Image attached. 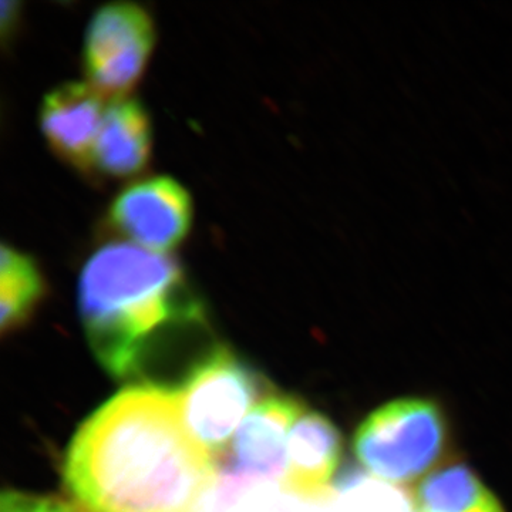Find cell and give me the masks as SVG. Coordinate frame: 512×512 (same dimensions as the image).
<instances>
[{"label":"cell","mask_w":512,"mask_h":512,"mask_svg":"<svg viewBox=\"0 0 512 512\" xmlns=\"http://www.w3.org/2000/svg\"><path fill=\"white\" fill-rule=\"evenodd\" d=\"M265 392L264 379L227 346H214L175 390L185 429L211 458H220L239 421Z\"/></svg>","instance_id":"obj_4"},{"label":"cell","mask_w":512,"mask_h":512,"mask_svg":"<svg viewBox=\"0 0 512 512\" xmlns=\"http://www.w3.org/2000/svg\"><path fill=\"white\" fill-rule=\"evenodd\" d=\"M79 309L100 365L134 382L154 383L164 352L207 325L204 305L173 256L130 242H109L87 259Z\"/></svg>","instance_id":"obj_2"},{"label":"cell","mask_w":512,"mask_h":512,"mask_svg":"<svg viewBox=\"0 0 512 512\" xmlns=\"http://www.w3.org/2000/svg\"><path fill=\"white\" fill-rule=\"evenodd\" d=\"M45 295V281L32 256L3 244L0 252L2 332L18 329Z\"/></svg>","instance_id":"obj_12"},{"label":"cell","mask_w":512,"mask_h":512,"mask_svg":"<svg viewBox=\"0 0 512 512\" xmlns=\"http://www.w3.org/2000/svg\"><path fill=\"white\" fill-rule=\"evenodd\" d=\"M0 512H82L56 498L9 491L2 497Z\"/></svg>","instance_id":"obj_13"},{"label":"cell","mask_w":512,"mask_h":512,"mask_svg":"<svg viewBox=\"0 0 512 512\" xmlns=\"http://www.w3.org/2000/svg\"><path fill=\"white\" fill-rule=\"evenodd\" d=\"M497 498L466 464L437 468L410 493L413 512H476Z\"/></svg>","instance_id":"obj_11"},{"label":"cell","mask_w":512,"mask_h":512,"mask_svg":"<svg viewBox=\"0 0 512 512\" xmlns=\"http://www.w3.org/2000/svg\"><path fill=\"white\" fill-rule=\"evenodd\" d=\"M476 512H504V510L503 507H501L500 501H497V503L488 505V507L481 508V510Z\"/></svg>","instance_id":"obj_15"},{"label":"cell","mask_w":512,"mask_h":512,"mask_svg":"<svg viewBox=\"0 0 512 512\" xmlns=\"http://www.w3.org/2000/svg\"><path fill=\"white\" fill-rule=\"evenodd\" d=\"M342 451L338 427L323 414L303 412L286 444L285 490L303 500L328 497Z\"/></svg>","instance_id":"obj_9"},{"label":"cell","mask_w":512,"mask_h":512,"mask_svg":"<svg viewBox=\"0 0 512 512\" xmlns=\"http://www.w3.org/2000/svg\"><path fill=\"white\" fill-rule=\"evenodd\" d=\"M64 478L89 512H194L212 458L185 429L174 392L124 390L70 444Z\"/></svg>","instance_id":"obj_1"},{"label":"cell","mask_w":512,"mask_h":512,"mask_svg":"<svg viewBox=\"0 0 512 512\" xmlns=\"http://www.w3.org/2000/svg\"><path fill=\"white\" fill-rule=\"evenodd\" d=\"M20 3L19 2H3L2 3V36L3 40L8 39L12 35L16 25L19 22Z\"/></svg>","instance_id":"obj_14"},{"label":"cell","mask_w":512,"mask_h":512,"mask_svg":"<svg viewBox=\"0 0 512 512\" xmlns=\"http://www.w3.org/2000/svg\"><path fill=\"white\" fill-rule=\"evenodd\" d=\"M303 412L298 399L279 394L256 404L232 441L225 460L227 478L241 485L284 476L286 437Z\"/></svg>","instance_id":"obj_7"},{"label":"cell","mask_w":512,"mask_h":512,"mask_svg":"<svg viewBox=\"0 0 512 512\" xmlns=\"http://www.w3.org/2000/svg\"><path fill=\"white\" fill-rule=\"evenodd\" d=\"M156 42L150 13L131 2L107 3L87 26L83 67L87 83L103 99H123L146 70Z\"/></svg>","instance_id":"obj_5"},{"label":"cell","mask_w":512,"mask_h":512,"mask_svg":"<svg viewBox=\"0 0 512 512\" xmlns=\"http://www.w3.org/2000/svg\"><path fill=\"white\" fill-rule=\"evenodd\" d=\"M107 218L111 228L130 244L168 254L190 232L191 195L167 175L144 178L117 194Z\"/></svg>","instance_id":"obj_6"},{"label":"cell","mask_w":512,"mask_h":512,"mask_svg":"<svg viewBox=\"0 0 512 512\" xmlns=\"http://www.w3.org/2000/svg\"><path fill=\"white\" fill-rule=\"evenodd\" d=\"M104 111L103 97L87 82H67L50 90L39 111L47 146L76 170L93 171L94 144Z\"/></svg>","instance_id":"obj_8"},{"label":"cell","mask_w":512,"mask_h":512,"mask_svg":"<svg viewBox=\"0 0 512 512\" xmlns=\"http://www.w3.org/2000/svg\"><path fill=\"white\" fill-rule=\"evenodd\" d=\"M151 124L146 109L134 97L111 100L93 153V171L107 177H133L150 161Z\"/></svg>","instance_id":"obj_10"},{"label":"cell","mask_w":512,"mask_h":512,"mask_svg":"<svg viewBox=\"0 0 512 512\" xmlns=\"http://www.w3.org/2000/svg\"><path fill=\"white\" fill-rule=\"evenodd\" d=\"M447 446V423L433 400L399 399L370 413L357 427L353 450L370 476L409 487L439 463Z\"/></svg>","instance_id":"obj_3"}]
</instances>
